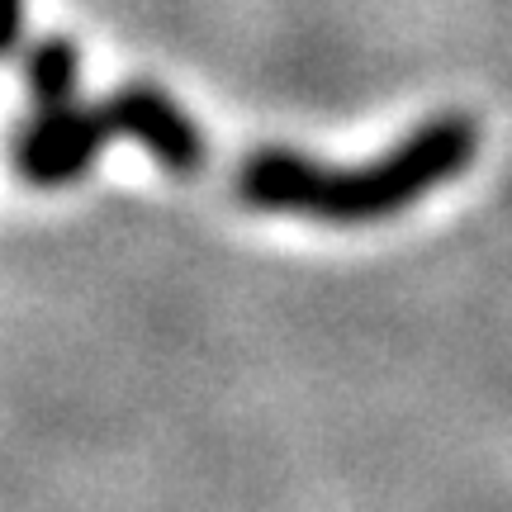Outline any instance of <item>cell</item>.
<instances>
[{"mask_svg":"<svg viewBox=\"0 0 512 512\" xmlns=\"http://www.w3.org/2000/svg\"><path fill=\"white\" fill-rule=\"evenodd\" d=\"M479 152V124L470 114L446 110L408 128L384 157L361 166H323L294 147H256L238 171V195L261 214L361 228L399 219L403 209L427 200L437 185L456 181Z\"/></svg>","mask_w":512,"mask_h":512,"instance_id":"cell-1","label":"cell"},{"mask_svg":"<svg viewBox=\"0 0 512 512\" xmlns=\"http://www.w3.org/2000/svg\"><path fill=\"white\" fill-rule=\"evenodd\" d=\"M114 138L105 105H53L34 110V119L15 138V171L38 190L81 181Z\"/></svg>","mask_w":512,"mask_h":512,"instance_id":"cell-2","label":"cell"},{"mask_svg":"<svg viewBox=\"0 0 512 512\" xmlns=\"http://www.w3.org/2000/svg\"><path fill=\"white\" fill-rule=\"evenodd\" d=\"M105 114H110L114 138H128L138 143L162 166L166 176H195L204 166V133L190 114L152 81H128L119 91H110L105 100Z\"/></svg>","mask_w":512,"mask_h":512,"instance_id":"cell-3","label":"cell"},{"mask_svg":"<svg viewBox=\"0 0 512 512\" xmlns=\"http://www.w3.org/2000/svg\"><path fill=\"white\" fill-rule=\"evenodd\" d=\"M19 34H24V0H5V53L19 48Z\"/></svg>","mask_w":512,"mask_h":512,"instance_id":"cell-5","label":"cell"},{"mask_svg":"<svg viewBox=\"0 0 512 512\" xmlns=\"http://www.w3.org/2000/svg\"><path fill=\"white\" fill-rule=\"evenodd\" d=\"M19 67H24V81H29V95H34V110L72 105L76 91H81V48L62 34L34 38L19 57Z\"/></svg>","mask_w":512,"mask_h":512,"instance_id":"cell-4","label":"cell"}]
</instances>
